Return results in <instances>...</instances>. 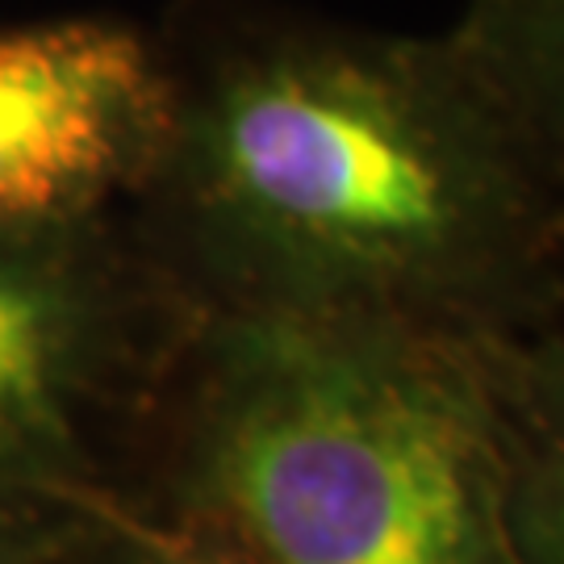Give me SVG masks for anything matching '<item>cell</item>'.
Segmentation results:
<instances>
[{"mask_svg": "<svg viewBox=\"0 0 564 564\" xmlns=\"http://www.w3.org/2000/svg\"><path fill=\"white\" fill-rule=\"evenodd\" d=\"M142 193L205 310L506 347L564 314V184L444 34L223 4Z\"/></svg>", "mask_w": 564, "mask_h": 564, "instance_id": "obj_1", "label": "cell"}, {"mask_svg": "<svg viewBox=\"0 0 564 564\" xmlns=\"http://www.w3.org/2000/svg\"><path fill=\"white\" fill-rule=\"evenodd\" d=\"M498 351L410 326L205 310L163 502L251 564H519Z\"/></svg>", "mask_w": 564, "mask_h": 564, "instance_id": "obj_2", "label": "cell"}, {"mask_svg": "<svg viewBox=\"0 0 564 564\" xmlns=\"http://www.w3.org/2000/svg\"><path fill=\"white\" fill-rule=\"evenodd\" d=\"M205 305L101 223L0 230V502L101 514L105 444L167 402Z\"/></svg>", "mask_w": 564, "mask_h": 564, "instance_id": "obj_3", "label": "cell"}, {"mask_svg": "<svg viewBox=\"0 0 564 564\" xmlns=\"http://www.w3.org/2000/svg\"><path fill=\"white\" fill-rule=\"evenodd\" d=\"M172 59L121 21L0 25V230L101 223L172 134Z\"/></svg>", "mask_w": 564, "mask_h": 564, "instance_id": "obj_4", "label": "cell"}, {"mask_svg": "<svg viewBox=\"0 0 564 564\" xmlns=\"http://www.w3.org/2000/svg\"><path fill=\"white\" fill-rule=\"evenodd\" d=\"M519 564H564V314L498 351Z\"/></svg>", "mask_w": 564, "mask_h": 564, "instance_id": "obj_5", "label": "cell"}, {"mask_svg": "<svg viewBox=\"0 0 564 564\" xmlns=\"http://www.w3.org/2000/svg\"><path fill=\"white\" fill-rule=\"evenodd\" d=\"M447 39L564 184V0H464Z\"/></svg>", "mask_w": 564, "mask_h": 564, "instance_id": "obj_6", "label": "cell"}, {"mask_svg": "<svg viewBox=\"0 0 564 564\" xmlns=\"http://www.w3.org/2000/svg\"><path fill=\"white\" fill-rule=\"evenodd\" d=\"M101 514L151 564H251L242 561L223 535H214L197 519L176 514L167 506H147L139 498H130L126 489L109 498V506H105Z\"/></svg>", "mask_w": 564, "mask_h": 564, "instance_id": "obj_7", "label": "cell"}, {"mask_svg": "<svg viewBox=\"0 0 564 564\" xmlns=\"http://www.w3.org/2000/svg\"><path fill=\"white\" fill-rule=\"evenodd\" d=\"M101 535V519L72 506L0 502V564H67Z\"/></svg>", "mask_w": 564, "mask_h": 564, "instance_id": "obj_8", "label": "cell"}, {"mask_svg": "<svg viewBox=\"0 0 564 564\" xmlns=\"http://www.w3.org/2000/svg\"><path fill=\"white\" fill-rule=\"evenodd\" d=\"M101 523H105V535H101V540L88 547V552H80V556H72L67 564H151L139 552V547L130 544L126 535H121L118 527L105 519V514H101Z\"/></svg>", "mask_w": 564, "mask_h": 564, "instance_id": "obj_9", "label": "cell"}]
</instances>
